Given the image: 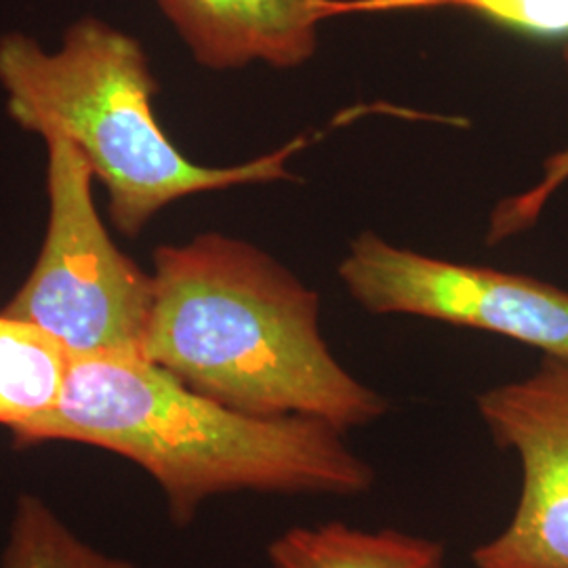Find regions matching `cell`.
Returning a JSON list of instances; mask_svg holds the SVG:
<instances>
[{"label":"cell","mask_w":568,"mask_h":568,"mask_svg":"<svg viewBox=\"0 0 568 568\" xmlns=\"http://www.w3.org/2000/svg\"><path fill=\"white\" fill-rule=\"evenodd\" d=\"M345 432L312 417H257L182 384L142 356H72L58 406L13 434L18 447L77 443L116 453L163 490L187 525L215 495L255 490L352 497L375 469Z\"/></svg>","instance_id":"1"},{"label":"cell","mask_w":568,"mask_h":568,"mask_svg":"<svg viewBox=\"0 0 568 568\" xmlns=\"http://www.w3.org/2000/svg\"><path fill=\"white\" fill-rule=\"evenodd\" d=\"M143 356L182 384L257 417H312L347 432L384 396L331 354L321 297L253 244L201 234L154 253Z\"/></svg>","instance_id":"2"},{"label":"cell","mask_w":568,"mask_h":568,"mask_svg":"<svg viewBox=\"0 0 568 568\" xmlns=\"http://www.w3.org/2000/svg\"><path fill=\"white\" fill-rule=\"evenodd\" d=\"M0 87L9 116L42 140L74 143L108 190L112 224L138 236L164 206L209 190L291 180L286 161L304 140L234 166L190 161L166 138L159 91L138 39L98 20L74 21L55 51L21 32L0 37Z\"/></svg>","instance_id":"3"},{"label":"cell","mask_w":568,"mask_h":568,"mask_svg":"<svg viewBox=\"0 0 568 568\" xmlns=\"http://www.w3.org/2000/svg\"><path fill=\"white\" fill-rule=\"evenodd\" d=\"M47 142L49 222L41 255L4 314L41 326L72 356H143L154 283L112 243L93 203L81 150Z\"/></svg>","instance_id":"4"},{"label":"cell","mask_w":568,"mask_h":568,"mask_svg":"<svg viewBox=\"0 0 568 568\" xmlns=\"http://www.w3.org/2000/svg\"><path fill=\"white\" fill-rule=\"evenodd\" d=\"M339 276L373 314L469 326L568 358V291L554 284L422 255L373 232L349 244Z\"/></svg>","instance_id":"5"},{"label":"cell","mask_w":568,"mask_h":568,"mask_svg":"<svg viewBox=\"0 0 568 568\" xmlns=\"http://www.w3.org/2000/svg\"><path fill=\"white\" fill-rule=\"evenodd\" d=\"M499 447L520 464L518 506L495 539L474 549L478 568H568V358L544 356L525 379L478 396Z\"/></svg>","instance_id":"6"},{"label":"cell","mask_w":568,"mask_h":568,"mask_svg":"<svg viewBox=\"0 0 568 568\" xmlns=\"http://www.w3.org/2000/svg\"><path fill=\"white\" fill-rule=\"evenodd\" d=\"M194 60L211 70L248 63L297 68L318 47L333 0H156Z\"/></svg>","instance_id":"7"},{"label":"cell","mask_w":568,"mask_h":568,"mask_svg":"<svg viewBox=\"0 0 568 568\" xmlns=\"http://www.w3.org/2000/svg\"><path fill=\"white\" fill-rule=\"evenodd\" d=\"M272 568H445L443 541L396 528L363 530L344 523L293 527L278 535Z\"/></svg>","instance_id":"8"},{"label":"cell","mask_w":568,"mask_h":568,"mask_svg":"<svg viewBox=\"0 0 568 568\" xmlns=\"http://www.w3.org/2000/svg\"><path fill=\"white\" fill-rule=\"evenodd\" d=\"M72 354L41 326L0 312V426L11 434L60 403Z\"/></svg>","instance_id":"9"},{"label":"cell","mask_w":568,"mask_h":568,"mask_svg":"<svg viewBox=\"0 0 568 568\" xmlns=\"http://www.w3.org/2000/svg\"><path fill=\"white\" fill-rule=\"evenodd\" d=\"M2 568H135L89 546L37 495H21Z\"/></svg>","instance_id":"10"},{"label":"cell","mask_w":568,"mask_h":568,"mask_svg":"<svg viewBox=\"0 0 568 568\" xmlns=\"http://www.w3.org/2000/svg\"><path fill=\"white\" fill-rule=\"evenodd\" d=\"M453 7L535 39H568V0H408Z\"/></svg>","instance_id":"11"},{"label":"cell","mask_w":568,"mask_h":568,"mask_svg":"<svg viewBox=\"0 0 568 568\" xmlns=\"http://www.w3.org/2000/svg\"><path fill=\"white\" fill-rule=\"evenodd\" d=\"M565 63L568 65V44L565 47ZM568 182V148L549 156L544 164V178L525 194L506 199L490 217L488 243L497 244L516 236L535 224L549 199Z\"/></svg>","instance_id":"12"}]
</instances>
